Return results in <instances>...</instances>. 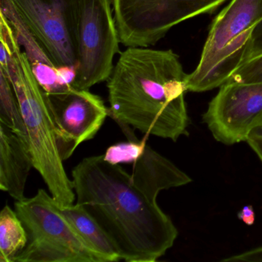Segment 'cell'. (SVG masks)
<instances>
[{
    "mask_svg": "<svg viewBox=\"0 0 262 262\" xmlns=\"http://www.w3.org/2000/svg\"><path fill=\"white\" fill-rule=\"evenodd\" d=\"M28 242L14 262H108L95 250L45 189L15 202Z\"/></svg>",
    "mask_w": 262,
    "mask_h": 262,
    "instance_id": "5b68a950",
    "label": "cell"
},
{
    "mask_svg": "<svg viewBox=\"0 0 262 262\" xmlns=\"http://www.w3.org/2000/svg\"><path fill=\"white\" fill-rule=\"evenodd\" d=\"M187 76L172 50L128 47L107 80L108 116L119 126L176 142L188 134Z\"/></svg>",
    "mask_w": 262,
    "mask_h": 262,
    "instance_id": "7a4b0ae2",
    "label": "cell"
},
{
    "mask_svg": "<svg viewBox=\"0 0 262 262\" xmlns=\"http://www.w3.org/2000/svg\"><path fill=\"white\" fill-rule=\"evenodd\" d=\"M59 207L79 234L95 250L106 257L108 262L122 260L110 237L83 207L76 203Z\"/></svg>",
    "mask_w": 262,
    "mask_h": 262,
    "instance_id": "4fadbf2b",
    "label": "cell"
},
{
    "mask_svg": "<svg viewBox=\"0 0 262 262\" xmlns=\"http://www.w3.org/2000/svg\"><path fill=\"white\" fill-rule=\"evenodd\" d=\"M56 67L76 77L67 0H10Z\"/></svg>",
    "mask_w": 262,
    "mask_h": 262,
    "instance_id": "30bf717a",
    "label": "cell"
},
{
    "mask_svg": "<svg viewBox=\"0 0 262 262\" xmlns=\"http://www.w3.org/2000/svg\"><path fill=\"white\" fill-rule=\"evenodd\" d=\"M237 217L248 226L254 225L255 222V212L252 205H245L237 213Z\"/></svg>",
    "mask_w": 262,
    "mask_h": 262,
    "instance_id": "ffe728a7",
    "label": "cell"
},
{
    "mask_svg": "<svg viewBox=\"0 0 262 262\" xmlns=\"http://www.w3.org/2000/svg\"><path fill=\"white\" fill-rule=\"evenodd\" d=\"M148 137V135H145L142 140L128 139V142L111 145L103 155L104 159L113 165L133 164L143 154Z\"/></svg>",
    "mask_w": 262,
    "mask_h": 262,
    "instance_id": "2e32d148",
    "label": "cell"
},
{
    "mask_svg": "<svg viewBox=\"0 0 262 262\" xmlns=\"http://www.w3.org/2000/svg\"><path fill=\"white\" fill-rule=\"evenodd\" d=\"M202 116L216 141L226 145L247 142L262 125V82L227 81Z\"/></svg>",
    "mask_w": 262,
    "mask_h": 262,
    "instance_id": "ba28073f",
    "label": "cell"
},
{
    "mask_svg": "<svg viewBox=\"0 0 262 262\" xmlns=\"http://www.w3.org/2000/svg\"><path fill=\"white\" fill-rule=\"evenodd\" d=\"M224 262H262V246L222 259Z\"/></svg>",
    "mask_w": 262,
    "mask_h": 262,
    "instance_id": "ac0fdd59",
    "label": "cell"
},
{
    "mask_svg": "<svg viewBox=\"0 0 262 262\" xmlns=\"http://www.w3.org/2000/svg\"><path fill=\"white\" fill-rule=\"evenodd\" d=\"M0 123L11 130L30 147L19 101L10 79L2 70H0Z\"/></svg>",
    "mask_w": 262,
    "mask_h": 262,
    "instance_id": "9a60e30c",
    "label": "cell"
},
{
    "mask_svg": "<svg viewBox=\"0 0 262 262\" xmlns=\"http://www.w3.org/2000/svg\"><path fill=\"white\" fill-rule=\"evenodd\" d=\"M28 242L27 230L16 211L6 205L0 213V262H14Z\"/></svg>",
    "mask_w": 262,
    "mask_h": 262,
    "instance_id": "5bb4252c",
    "label": "cell"
},
{
    "mask_svg": "<svg viewBox=\"0 0 262 262\" xmlns=\"http://www.w3.org/2000/svg\"><path fill=\"white\" fill-rule=\"evenodd\" d=\"M228 0H112L119 41L126 47H148L176 26L211 14Z\"/></svg>",
    "mask_w": 262,
    "mask_h": 262,
    "instance_id": "52a82bcc",
    "label": "cell"
},
{
    "mask_svg": "<svg viewBox=\"0 0 262 262\" xmlns=\"http://www.w3.org/2000/svg\"><path fill=\"white\" fill-rule=\"evenodd\" d=\"M262 55V19L257 24L253 35V48L251 59ZM250 59V60H251Z\"/></svg>",
    "mask_w": 262,
    "mask_h": 262,
    "instance_id": "d6986e66",
    "label": "cell"
},
{
    "mask_svg": "<svg viewBox=\"0 0 262 262\" xmlns=\"http://www.w3.org/2000/svg\"><path fill=\"white\" fill-rule=\"evenodd\" d=\"M32 168L34 165L30 147L0 124V189L16 201L24 199Z\"/></svg>",
    "mask_w": 262,
    "mask_h": 262,
    "instance_id": "7c38bea8",
    "label": "cell"
},
{
    "mask_svg": "<svg viewBox=\"0 0 262 262\" xmlns=\"http://www.w3.org/2000/svg\"><path fill=\"white\" fill-rule=\"evenodd\" d=\"M0 12L8 19L33 73L44 92L60 93L73 87L74 77L55 65L48 53L27 27L10 0H1Z\"/></svg>",
    "mask_w": 262,
    "mask_h": 262,
    "instance_id": "8fae6325",
    "label": "cell"
},
{
    "mask_svg": "<svg viewBox=\"0 0 262 262\" xmlns=\"http://www.w3.org/2000/svg\"><path fill=\"white\" fill-rule=\"evenodd\" d=\"M251 135L257 136V137L261 138L262 139V125L261 126L258 127V128H255V129L251 133Z\"/></svg>",
    "mask_w": 262,
    "mask_h": 262,
    "instance_id": "7402d4cb",
    "label": "cell"
},
{
    "mask_svg": "<svg viewBox=\"0 0 262 262\" xmlns=\"http://www.w3.org/2000/svg\"><path fill=\"white\" fill-rule=\"evenodd\" d=\"M262 19V0H231L214 18L188 92L219 88L251 59L253 35Z\"/></svg>",
    "mask_w": 262,
    "mask_h": 262,
    "instance_id": "277c9868",
    "label": "cell"
},
{
    "mask_svg": "<svg viewBox=\"0 0 262 262\" xmlns=\"http://www.w3.org/2000/svg\"><path fill=\"white\" fill-rule=\"evenodd\" d=\"M62 160L78 146L93 139L110 114L100 96L86 90L71 88L60 93L44 92Z\"/></svg>",
    "mask_w": 262,
    "mask_h": 262,
    "instance_id": "9c48e42d",
    "label": "cell"
},
{
    "mask_svg": "<svg viewBox=\"0 0 262 262\" xmlns=\"http://www.w3.org/2000/svg\"><path fill=\"white\" fill-rule=\"evenodd\" d=\"M9 36L11 47L10 59L7 67H0V70L10 79L19 101L34 168L39 171L50 194L59 205H71L74 203L76 193L58 149L43 90L16 39L12 26Z\"/></svg>",
    "mask_w": 262,
    "mask_h": 262,
    "instance_id": "3957f363",
    "label": "cell"
},
{
    "mask_svg": "<svg viewBox=\"0 0 262 262\" xmlns=\"http://www.w3.org/2000/svg\"><path fill=\"white\" fill-rule=\"evenodd\" d=\"M247 143L252 148L253 151L257 154L259 159L262 162V139L257 136L250 135L247 140Z\"/></svg>",
    "mask_w": 262,
    "mask_h": 262,
    "instance_id": "44dd1931",
    "label": "cell"
},
{
    "mask_svg": "<svg viewBox=\"0 0 262 262\" xmlns=\"http://www.w3.org/2000/svg\"><path fill=\"white\" fill-rule=\"evenodd\" d=\"M228 81L242 83L262 82V55L242 66Z\"/></svg>",
    "mask_w": 262,
    "mask_h": 262,
    "instance_id": "e0dca14e",
    "label": "cell"
},
{
    "mask_svg": "<svg viewBox=\"0 0 262 262\" xmlns=\"http://www.w3.org/2000/svg\"><path fill=\"white\" fill-rule=\"evenodd\" d=\"M191 181L148 144L131 174L103 155L85 158L72 170L76 203L97 222L127 262L156 261L173 246L179 232L158 205V194Z\"/></svg>",
    "mask_w": 262,
    "mask_h": 262,
    "instance_id": "6da1fadb",
    "label": "cell"
},
{
    "mask_svg": "<svg viewBox=\"0 0 262 262\" xmlns=\"http://www.w3.org/2000/svg\"><path fill=\"white\" fill-rule=\"evenodd\" d=\"M70 36L77 61L73 87L90 90L108 80L119 52L112 0H67Z\"/></svg>",
    "mask_w": 262,
    "mask_h": 262,
    "instance_id": "8992f818",
    "label": "cell"
}]
</instances>
